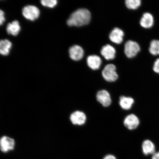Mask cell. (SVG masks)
Here are the masks:
<instances>
[{"mask_svg": "<svg viewBox=\"0 0 159 159\" xmlns=\"http://www.w3.org/2000/svg\"><path fill=\"white\" fill-rule=\"evenodd\" d=\"M91 19V13L88 10L80 9L71 14L67 24L69 26L80 27L88 25Z\"/></svg>", "mask_w": 159, "mask_h": 159, "instance_id": "cell-1", "label": "cell"}, {"mask_svg": "<svg viewBox=\"0 0 159 159\" xmlns=\"http://www.w3.org/2000/svg\"><path fill=\"white\" fill-rule=\"evenodd\" d=\"M116 67L112 64L107 65L102 71L103 78L108 82H114L118 78V75L116 71Z\"/></svg>", "mask_w": 159, "mask_h": 159, "instance_id": "cell-2", "label": "cell"}, {"mask_svg": "<svg viewBox=\"0 0 159 159\" xmlns=\"http://www.w3.org/2000/svg\"><path fill=\"white\" fill-rule=\"evenodd\" d=\"M40 13V12L38 8L33 5L25 6L22 10L23 16L26 19L31 21L38 19Z\"/></svg>", "mask_w": 159, "mask_h": 159, "instance_id": "cell-3", "label": "cell"}, {"mask_svg": "<svg viewBox=\"0 0 159 159\" xmlns=\"http://www.w3.org/2000/svg\"><path fill=\"white\" fill-rule=\"evenodd\" d=\"M140 51V46L136 42L129 40L125 43V53L129 58L136 56Z\"/></svg>", "mask_w": 159, "mask_h": 159, "instance_id": "cell-4", "label": "cell"}, {"mask_svg": "<svg viewBox=\"0 0 159 159\" xmlns=\"http://www.w3.org/2000/svg\"><path fill=\"white\" fill-rule=\"evenodd\" d=\"M15 141L9 137L4 136L0 139V149L2 152L7 153L14 149Z\"/></svg>", "mask_w": 159, "mask_h": 159, "instance_id": "cell-5", "label": "cell"}, {"mask_svg": "<svg viewBox=\"0 0 159 159\" xmlns=\"http://www.w3.org/2000/svg\"><path fill=\"white\" fill-rule=\"evenodd\" d=\"M97 100L103 107H107L111 105L112 99L110 94L105 89L99 91L96 95Z\"/></svg>", "mask_w": 159, "mask_h": 159, "instance_id": "cell-6", "label": "cell"}, {"mask_svg": "<svg viewBox=\"0 0 159 159\" xmlns=\"http://www.w3.org/2000/svg\"><path fill=\"white\" fill-rule=\"evenodd\" d=\"M124 126L130 130L136 129L140 124V120L138 116L134 114H129L124 120Z\"/></svg>", "mask_w": 159, "mask_h": 159, "instance_id": "cell-7", "label": "cell"}, {"mask_svg": "<svg viewBox=\"0 0 159 159\" xmlns=\"http://www.w3.org/2000/svg\"><path fill=\"white\" fill-rule=\"evenodd\" d=\"M86 115L82 111H77L71 114L70 120L72 124L74 125H82L86 122Z\"/></svg>", "mask_w": 159, "mask_h": 159, "instance_id": "cell-8", "label": "cell"}, {"mask_svg": "<svg viewBox=\"0 0 159 159\" xmlns=\"http://www.w3.org/2000/svg\"><path fill=\"white\" fill-rule=\"evenodd\" d=\"M69 54L70 58L75 61H79L83 58L84 52L80 46L75 45L71 47L69 49Z\"/></svg>", "mask_w": 159, "mask_h": 159, "instance_id": "cell-9", "label": "cell"}, {"mask_svg": "<svg viewBox=\"0 0 159 159\" xmlns=\"http://www.w3.org/2000/svg\"><path fill=\"white\" fill-rule=\"evenodd\" d=\"M124 35V31L122 30L115 28L111 32L109 37L111 41L119 44L122 42Z\"/></svg>", "mask_w": 159, "mask_h": 159, "instance_id": "cell-10", "label": "cell"}, {"mask_svg": "<svg viewBox=\"0 0 159 159\" xmlns=\"http://www.w3.org/2000/svg\"><path fill=\"white\" fill-rule=\"evenodd\" d=\"M101 55L108 60L114 59L116 54V50L114 47L109 44L103 47L101 51Z\"/></svg>", "mask_w": 159, "mask_h": 159, "instance_id": "cell-11", "label": "cell"}, {"mask_svg": "<svg viewBox=\"0 0 159 159\" xmlns=\"http://www.w3.org/2000/svg\"><path fill=\"white\" fill-rule=\"evenodd\" d=\"M87 62L88 66L91 69L93 70H96L100 67L102 61L98 56L93 55L87 57Z\"/></svg>", "mask_w": 159, "mask_h": 159, "instance_id": "cell-12", "label": "cell"}, {"mask_svg": "<svg viewBox=\"0 0 159 159\" xmlns=\"http://www.w3.org/2000/svg\"><path fill=\"white\" fill-rule=\"evenodd\" d=\"M154 18L152 14L146 13L143 15L140 20L141 26L145 29L150 28L154 24Z\"/></svg>", "mask_w": 159, "mask_h": 159, "instance_id": "cell-13", "label": "cell"}, {"mask_svg": "<svg viewBox=\"0 0 159 159\" xmlns=\"http://www.w3.org/2000/svg\"><path fill=\"white\" fill-rule=\"evenodd\" d=\"M143 153L146 156L153 154L156 152V147L152 141L146 140L143 142L142 144Z\"/></svg>", "mask_w": 159, "mask_h": 159, "instance_id": "cell-14", "label": "cell"}, {"mask_svg": "<svg viewBox=\"0 0 159 159\" xmlns=\"http://www.w3.org/2000/svg\"><path fill=\"white\" fill-rule=\"evenodd\" d=\"M134 102V99L132 97L122 96L119 98V105L121 108L124 110L130 109L132 108Z\"/></svg>", "mask_w": 159, "mask_h": 159, "instance_id": "cell-15", "label": "cell"}, {"mask_svg": "<svg viewBox=\"0 0 159 159\" xmlns=\"http://www.w3.org/2000/svg\"><path fill=\"white\" fill-rule=\"evenodd\" d=\"M20 30V26L19 22L17 20H15L8 23L7 26V33L14 36L18 35Z\"/></svg>", "mask_w": 159, "mask_h": 159, "instance_id": "cell-16", "label": "cell"}, {"mask_svg": "<svg viewBox=\"0 0 159 159\" xmlns=\"http://www.w3.org/2000/svg\"><path fill=\"white\" fill-rule=\"evenodd\" d=\"M12 43L9 40H0V54L3 56L8 55L11 48Z\"/></svg>", "mask_w": 159, "mask_h": 159, "instance_id": "cell-17", "label": "cell"}, {"mask_svg": "<svg viewBox=\"0 0 159 159\" xmlns=\"http://www.w3.org/2000/svg\"><path fill=\"white\" fill-rule=\"evenodd\" d=\"M149 51L152 55H159V40H154L151 42Z\"/></svg>", "mask_w": 159, "mask_h": 159, "instance_id": "cell-18", "label": "cell"}, {"mask_svg": "<svg viewBox=\"0 0 159 159\" xmlns=\"http://www.w3.org/2000/svg\"><path fill=\"white\" fill-rule=\"evenodd\" d=\"M125 4L128 9L134 10L138 9L141 5L140 0H126Z\"/></svg>", "mask_w": 159, "mask_h": 159, "instance_id": "cell-19", "label": "cell"}, {"mask_svg": "<svg viewBox=\"0 0 159 159\" xmlns=\"http://www.w3.org/2000/svg\"><path fill=\"white\" fill-rule=\"evenodd\" d=\"M41 2L44 7L52 8L57 6V0H42Z\"/></svg>", "mask_w": 159, "mask_h": 159, "instance_id": "cell-20", "label": "cell"}, {"mask_svg": "<svg viewBox=\"0 0 159 159\" xmlns=\"http://www.w3.org/2000/svg\"><path fill=\"white\" fill-rule=\"evenodd\" d=\"M153 69L154 72L159 74V58L157 59L155 61Z\"/></svg>", "mask_w": 159, "mask_h": 159, "instance_id": "cell-21", "label": "cell"}, {"mask_svg": "<svg viewBox=\"0 0 159 159\" xmlns=\"http://www.w3.org/2000/svg\"><path fill=\"white\" fill-rule=\"evenodd\" d=\"M4 12L2 10H0V25L3 24L5 21Z\"/></svg>", "mask_w": 159, "mask_h": 159, "instance_id": "cell-22", "label": "cell"}, {"mask_svg": "<svg viewBox=\"0 0 159 159\" xmlns=\"http://www.w3.org/2000/svg\"><path fill=\"white\" fill-rule=\"evenodd\" d=\"M103 159H117L116 157L112 154H108L104 157Z\"/></svg>", "mask_w": 159, "mask_h": 159, "instance_id": "cell-23", "label": "cell"}, {"mask_svg": "<svg viewBox=\"0 0 159 159\" xmlns=\"http://www.w3.org/2000/svg\"><path fill=\"white\" fill-rule=\"evenodd\" d=\"M152 159H159V152H156L153 154Z\"/></svg>", "mask_w": 159, "mask_h": 159, "instance_id": "cell-24", "label": "cell"}]
</instances>
